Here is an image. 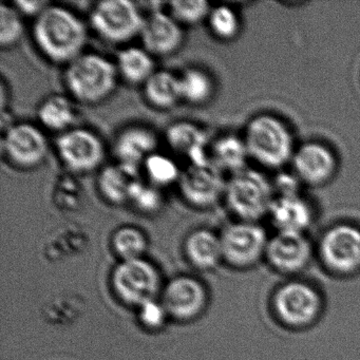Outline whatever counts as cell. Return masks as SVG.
<instances>
[{
    "label": "cell",
    "instance_id": "obj_31",
    "mask_svg": "<svg viewBox=\"0 0 360 360\" xmlns=\"http://www.w3.org/2000/svg\"><path fill=\"white\" fill-rule=\"evenodd\" d=\"M170 15L179 24L197 25L208 18L210 4L205 0H174L170 3Z\"/></svg>",
    "mask_w": 360,
    "mask_h": 360
},
{
    "label": "cell",
    "instance_id": "obj_5",
    "mask_svg": "<svg viewBox=\"0 0 360 360\" xmlns=\"http://www.w3.org/2000/svg\"><path fill=\"white\" fill-rule=\"evenodd\" d=\"M110 282L117 299L136 309L159 300L164 288L160 271L144 258L121 261L113 269Z\"/></svg>",
    "mask_w": 360,
    "mask_h": 360
},
{
    "label": "cell",
    "instance_id": "obj_15",
    "mask_svg": "<svg viewBox=\"0 0 360 360\" xmlns=\"http://www.w3.org/2000/svg\"><path fill=\"white\" fill-rule=\"evenodd\" d=\"M140 37L144 49L159 56L178 51L184 41L180 24L163 11H153L145 18Z\"/></svg>",
    "mask_w": 360,
    "mask_h": 360
},
{
    "label": "cell",
    "instance_id": "obj_1",
    "mask_svg": "<svg viewBox=\"0 0 360 360\" xmlns=\"http://www.w3.org/2000/svg\"><path fill=\"white\" fill-rule=\"evenodd\" d=\"M32 37L47 60L67 66L83 54L87 29L79 16L70 10L50 5L35 18Z\"/></svg>",
    "mask_w": 360,
    "mask_h": 360
},
{
    "label": "cell",
    "instance_id": "obj_13",
    "mask_svg": "<svg viewBox=\"0 0 360 360\" xmlns=\"http://www.w3.org/2000/svg\"><path fill=\"white\" fill-rule=\"evenodd\" d=\"M3 149L10 163L15 167L34 169L45 161L49 145L39 127L20 123L8 128L4 136Z\"/></svg>",
    "mask_w": 360,
    "mask_h": 360
},
{
    "label": "cell",
    "instance_id": "obj_2",
    "mask_svg": "<svg viewBox=\"0 0 360 360\" xmlns=\"http://www.w3.org/2000/svg\"><path fill=\"white\" fill-rule=\"evenodd\" d=\"M117 65L96 53H83L67 65L64 82L69 94L82 104L96 105L117 88Z\"/></svg>",
    "mask_w": 360,
    "mask_h": 360
},
{
    "label": "cell",
    "instance_id": "obj_23",
    "mask_svg": "<svg viewBox=\"0 0 360 360\" xmlns=\"http://www.w3.org/2000/svg\"><path fill=\"white\" fill-rule=\"evenodd\" d=\"M115 65L119 75L132 85H144L155 72L151 54L144 48L127 47L121 50Z\"/></svg>",
    "mask_w": 360,
    "mask_h": 360
},
{
    "label": "cell",
    "instance_id": "obj_12",
    "mask_svg": "<svg viewBox=\"0 0 360 360\" xmlns=\"http://www.w3.org/2000/svg\"><path fill=\"white\" fill-rule=\"evenodd\" d=\"M181 195L193 207L210 208L225 193L226 182L222 172L210 161L191 163L178 182Z\"/></svg>",
    "mask_w": 360,
    "mask_h": 360
},
{
    "label": "cell",
    "instance_id": "obj_11",
    "mask_svg": "<svg viewBox=\"0 0 360 360\" xmlns=\"http://www.w3.org/2000/svg\"><path fill=\"white\" fill-rule=\"evenodd\" d=\"M58 158L71 172H90L102 165L105 146L98 134L86 128H71L56 140Z\"/></svg>",
    "mask_w": 360,
    "mask_h": 360
},
{
    "label": "cell",
    "instance_id": "obj_20",
    "mask_svg": "<svg viewBox=\"0 0 360 360\" xmlns=\"http://www.w3.org/2000/svg\"><path fill=\"white\" fill-rule=\"evenodd\" d=\"M271 223L278 233H303L313 222L309 204L299 195L274 200L269 210Z\"/></svg>",
    "mask_w": 360,
    "mask_h": 360
},
{
    "label": "cell",
    "instance_id": "obj_33",
    "mask_svg": "<svg viewBox=\"0 0 360 360\" xmlns=\"http://www.w3.org/2000/svg\"><path fill=\"white\" fill-rule=\"evenodd\" d=\"M139 311H140L139 317H140L141 323L148 330H160L163 328L166 320L169 319L160 299L142 305L139 309Z\"/></svg>",
    "mask_w": 360,
    "mask_h": 360
},
{
    "label": "cell",
    "instance_id": "obj_32",
    "mask_svg": "<svg viewBox=\"0 0 360 360\" xmlns=\"http://www.w3.org/2000/svg\"><path fill=\"white\" fill-rule=\"evenodd\" d=\"M163 202V195L159 187L142 180L134 188L129 203L138 212L153 214L161 210Z\"/></svg>",
    "mask_w": 360,
    "mask_h": 360
},
{
    "label": "cell",
    "instance_id": "obj_9",
    "mask_svg": "<svg viewBox=\"0 0 360 360\" xmlns=\"http://www.w3.org/2000/svg\"><path fill=\"white\" fill-rule=\"evenodd\" d=\"M324 266L341 276L360 271V229L352 225H336L328 229L319 243Z\"/></svg>",
    "mask_w": 360,
    "mask_h": 360
},
{
    "label": "cell",
    "instance_id": "obj_35",
    "mask_svg": "<svg viewBox=\"0 0 360 360\" xmlns=\"http://www.w3.org/2000/svg\"><path fill=\"white\" fill-rule=\"evenodd\" d=\"M13 6L22 15L37 18V16L41 15L46 8L49 7L50 4L48 1H37V0H33V1L20 0V1H14Z\"/></svg>",
    "mask_w": 360,
    "mask_h": 360
},
{
    "label": "cell",
    "instance_id": "obj_17",
    "mask_svg": "<svg viewBox=\"0 0 360 360\" xmlns=\"http://www.w3.org/2000/svg\"><path fill=\"white\" fill-rule=\"evenodd\" d=\"M158 144L157 134L151 128L134 125L117 134L113 150L120 163L140 168L151 155L157 153Z\"/></svg>",
    "mask_w": 360,
    "mask_h": 360
},
{
    "label": "cell",
    "instance_id": "obj_34",
    "mask_svg": "<svg viewBox=\"0 0 360 360\" xmlns=\"http://www.w3.org/2000/svg\"><path fill=\"white\" fill-rule=\"evenodd\" d=\"M300 179L297 176L283 174L278 176L276 180V188L279 191V197H292L298 195L299 184Z\"/></svg>",
    "mask_w": 360,
    "mask_h": 360
},
{
    "label": "cell",
    "instance_id": "obj_30",
    "mask_svg": "<svg viewBox=\"0 0 360 360\" xmlns=\"http://www.w3.org/2000/svg\"><path fill=\"white\" fill-rule=\"evenodd\" d=\"M208 24L212 34L222 41H231L239 33V18L229 6H219L212 9Z\"/></svg>",
    "mask_w": 360,
    "mask_h": 360
},
{
    "label": "cell",
    "instance_id": "obj_16",
    "mask_svg": "<svg viewBox=\"0 0 360 360\" xmlns=\"http://www.w3.org/2000/svg\"><path fill=\"white\" fill-rule=\"evenodd\" d=\"M296 176L309 185L328 182L336 172V158L332 151L319 143L302 145L292 157Z\"/></svg>",
    "mask_w": 360,
    "mask_h": 360
},
{
    "label": "cell",
    "instance_id": "obj_4",
    "mask_svg": "<svg viewBox=\"0 0 360 360\" xmlns=\"http://www.w3.org/2000/svg\"><path fill=\"white\" fill-rule=\"evenodd\" d=\"M273 193V186L263 174L245 168L231 176L224 195L229 210L242 222L256 223L269 214Z\"/></svg>",
    "mask_w": 360,
    "mask_h": 360
},
{
    "label": "cell",
    "instance_id": "obj_22",
    "mask_svg": "<svg viewBox=\"0 0 360 360\" xmlns=\"http://www.w3.org/2000/svg\"><path fill=\"white\" fill-rule=\"evenodd\" d=\"M143 86L145 98L155 108L168 110L182 100L180 77L169 71H155Z\"/></svg>",
    "mask_w": 360,
    "mask_h": 360
},
{
    "label": "cell",
    "instance_id": "obj_24",
    "mask_svg": "<svg viewBox=\"0 0 360 360\" xmlns=\"http://www.w3.org/2000/svg\"><path fill=\"white\" fill-rule=\"evenodd\" d=\"M250 157L244 140L236 136H223L212 145L210 161L221 170L235 174L245 169Z\"/></svg>",
    "mask_w": 360,
    "mask_h": 360
},
{
    "label": "cell",
    "instance_id": "obj_6",
    "mask_svg": "<svg viewBox=\"0 0 360 360\" xmlns=\"http://www.w3.org/2000/svg\"><path fill=\"white\" fill-rule=\"evenodd\" d=\"M274 313L280 322L290 328L313 326L322 314L323 300L317 288L300 280L281 284L271 299Z\"/></svg>",
    "mask_w": 360,
    "mask_h": 360
},
{
    "label": "cell",
    "instance_id": "obj_28",
    "mask_svg": "<svg viewBox=\"0 0 360 360\" xmlns=\"http://www.w3.org/2000/svg\"><path fill=\"white\" fill-rule=\"evenodd\" d=\"M143 167L148 182L159 188L178 183L182 174L172 158L158 151L144 162Z\"/></svg>",
    "mask_w": 360,
    "mask_h": 360
},
{
    "label": "cell",
    "instance_id": "obj_8",
    "mask_svg": "<svg viewBox=\"0 0 360 360\" xmlns=\"http://www.w3.org/2000/svg\"><path fill=\"white\" fill-rule=\"evenodd\" d=\"M220 239L223 261L239 269H250L265 259L269 240L260 225L242 221L227 226Z\"/></svg>",
    "mask_w": 360,
    "mask_h": 360
},
{
    "label": "cell",
    "instance_id": "obj_25",
    "mask_svg": "<svg viewBox=\"0 0 360 360\" xmlns=\"http://www.w3.org/2000/svg\"><path fill=\"white\" fill-rule=\"evenodd\" d=\"M37 117L44 127L60 134L71 129L77 119L72 103L63 96L46 98L37 109Z\"/></svg>",
    "mask_w": 360,
    "mask_h": 360
},
{
    "label": "cell",
    "instance_id": "obj_29",
    "mask_svg": "<svg viewBox=\"0 0 360 360\" xmlns=\"http://www.w3.org/2000/svg\"><path fill=\"white\" fill-rule=\"evenodd\" d=\"M24 34L22 14L14 6H0V46L3 49L13 47Z\"/></svg>",
    "mask_w": 360,
    "mask_h": 360
},
{
    "label": "cell",
    "instance_id": "obj_3",
    "mask_svg": "<svg viewBox=\"0 0 360 360\" xmlns=\"http://www.w3.org/2000/svg\"><path fill=\"white\" fill-rule=\"evenodd\" d=\"M244 142L250 157L265 167H282L294 157L292 134L280 120L271 115L252 119L246 127Z\"/></svg>",
    "mask_w": 360,
    "mask_h": 360
},
{
    "label": "cell",
    "instance_id": "obj_26",
    "mask_svg": "<svg viewBox=\"0 0 360 360\" xmlns=\"http://www.w3.org/2000/svg\"><path fill=\"white\" fill-rule=\"evenodd\" d=\"M111 245L121 261L144 258L148 248L146 235L136 226H122L111 238Z\"/></svg>",
    "mask_w": 360,
    "mask_h": 360
},
{
    "label": "cell",
    "instance_id": "obj_18",
    "mask_svg": "<svg viewBox=\"0 0 360 360\" xmlns=\"http://www.w3.org/2000/svg\"><path fill=\"white\" fill-rule=\"evenodd\" d=\"M142 181L138 167L120 163L105 166L98 174L101 195L112 205L129 203L136 185Z\"/></svg>",
    "mask_w": 360,
    "mask_h": 360
},
{
    "label": "cell",
    "instance_id": "obj_27",
    "mask_svg": "<svg viewBox=\"0 0 360 360\" xmlns=\"http://www.w3.org/2000/svg\"><path fill=\"white\" fill-rule=\"evenodd\" d=\"M182 100L191 105H203L212 98L214 85L212 77L200 68H188L180 77Z\"/></svg>",
    "mask_w": 360,
    "mask_h": 360
},
{
    "label": "cell",
    "instance_id": "obj_10",
    "mask_svg": "<svg viewBox=\"0 0 360 360\" xmlns=\"http://www.w3.org/2000/svg\"><path fill=\"white\" fill-rule=\"evenodd\" d=\"M160 301L169 319L187 323L203 315L210 296L206 286L197 278L179 276L164 286Z\"/></svg>",
    "mask_w": 360,
    "mask_h": 360
},
{
    "label": "cell",
    "instance_id": "obj_7",
    "mask_svg": "<svg viewBox=\"0 0 360 360\" xmlns=\"http://www.w3.org/2000/svg\"><path fill=\"white\" fill-rule=\"evenodd\" d=\"M90 25L109 44H124L141 34L145 18L129 0H104L90 13Z\"/></svg>",
    "mask_w": 360,
    "mask_h": 360
},
{
    "label": "cell",
    "instance_id": "obj_19",
    "mask_svg": "<svg viewBox=\"0 0 360 360\" xmlns=\"http://www.w3.org/2000/svg\"><path fill=\"white\" fill-rule=\"evenodd\" d=\"M166 141L170 148L184 155L191 163H202L210 159L206 155L208 136L205 130L191 122L179 121L168 126Z\"/></svg>",
    "mask_w": 360,
    "mask_h": 360
},
{
    "label": "cell",
    "instance_id": "obj_14",
    "mask_svg": "<svg viewBox=\"0 0 360 360\" xmlns=\"http://www.w3.org/2000/svg\"><path fill=\"white\" fill-rule=\"evenodd\" d=\"M313 248L303 233H277L269 240L265 260L275 271L296 275L309 266Z\"/></svg>",
    "mask_w": 360,
    "mask_h": 360
},
{
    "label": "cell",
    "instance_id": "obj_21",
    "mask_svg": "<svg viewBox=\"0 0 360 360\" xmlns=\"http://www.w3.org/2000/svg\"><path fill=\"white\" fill-rule=\"evenodd\" d=\"M184 250L191 264L200 271H212L223 261L220 237L208 229H197L189 233Z\"/></svg>",
    "mask_w": 360,
    "mask_h": 360
}]
</instances>
